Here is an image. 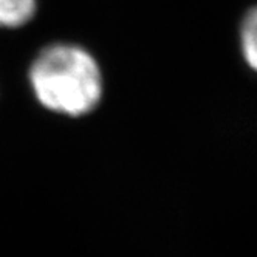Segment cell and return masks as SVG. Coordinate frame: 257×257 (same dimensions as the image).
Here are the masks:
<instances>
[{
  "instance_id": "obj_3",
  "label": "cell",
  "mask_w": 257,
  "mask_h": 257,
  "mask_svg": "<svg viewBox=\"0 0 257 257\" xmlns=\"http://www.w3.org/2000/svg\"><path fill=\"white\" fill-rule=\"evenodd\" d=\"M240 47L246 64L257 71V7L251 8L242 21Z\"/></svg>"
},
{
  "instance_id": "obj_2",
  "label": "cell",
  "mask_w": 257,
  "mask_h": 257,
  "mask_svg": "<svg viewBox=\"0 0 257 257\" xmlns=\"http://www.w3.org/2000/svg\"><path fill=\"white\" fill-rule=\"evenodd\" d=\"M34 13L36 0H0V27H22L33 19Z\"/></svg>"
},
{
  "instance_id": "obj_1",
  "label": "cell",
  "mask_w": 257,
  "mask_h": 257,
  "mask_svg": "<svg viewBox=\"0 0 257 257\" xmlns=\"http://www.w3.org/2000/svg\"><path fill=\"white\" fill-rule=\"evenodd\" d=\"M30 82L44 107L68 116L91 112L102 95L98 62L87 50L73 44L44 48L31 64Z\"/></svg>"
}]
</instances>
